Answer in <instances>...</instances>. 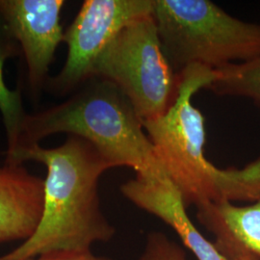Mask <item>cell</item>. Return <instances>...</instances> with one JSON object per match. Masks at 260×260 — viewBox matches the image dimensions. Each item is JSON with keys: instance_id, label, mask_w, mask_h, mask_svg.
<instances>
[{"instance_id": "1", "label": "cell", "mask_w": 260, "mask_h": 260, "mask_svg": "<svg viewBox=\"0 0 260 260\" xmlns=\"http://www.w3.org/2000/svg\"><path fill=\"white\" fill-rule=\"evenodd\" d=\"M36 161L47 167L44 208L36 231L0 260H27L55 251H90L110 240L115 229L103 214L99 182L112 169L89 142L69 135L57 148L34 145L6 157L5 163Z\"/></svg>"}, {"instance_id": "2", "label": "cell", "mask_w": 260, "mask_h": 260, "mask_svg": "<svg viewBox=\"0 0 260 260\" xmlns=\"http://www.w3.org/2000/svg\"><path fill=\"white\" fill-rule=\"evenodd\" d=\"M177 99L167 113L144 121L158 160L186 207L260 200V154L245 167L220 169L205 154V117L193 98L215 78L212 70L192 66L178 75Z\"/></svg>"}, {"instance_id": "3", "label": "cell", "mask_w": 260, "mask_h": 260, "mask_svg": "<svg viewBox=\"0 0 260 260\" xmlns=\"http://www.w3.org/2000/svg\"><path fill=\"white\" fill-rule=\"evenodd\" d=\"M57 133L89 142L111 168H131L140 177H167L144 121L126 95L107 80L93 78L65 102L28 114L15 152Z\"/></svg>"}, {"instance_id": "4", "label": "cell", "mask_w": 260, "mask_h": 260, "mask_svg": "<svg viewBox=\"0 0 260 260\" xmlns=\"http://www.w3.org/2000/svg\"><path fill=\"white\" fill-rule=\"evenodd\" d=\"M163 52L178 76L192 66L217 71L260 56V24L234 18L209 0H154Z\"/></svg>"}, {"instance_id": "5", "label": "cell", "mask_w": 260, "mask_h": 260, "mask_svg": "<svg viewBox=\"0 0 260 260\" xmlns=\"http://www.w3.org/2000/svg\"><path fill=\"white\" fill-rule=\"evenodd\" d=\"M93 78L116 85L143 121L167 113L180 83L163 52L152 15L130 23L112 40L94 64Z\"/></svg>"}, {"instance_id": "6", "label": "cell", "mask_w": 260, "mask_h": 260, "mask_svg": "<svg viewBox=\"0 0 260 260\" xmlns=\"http://www.w3.org/2000/svg\"><path fill=\"white\" fill-rule=\"evenodd\" d=\"M154 0H86L65 31L66 62L47 81L58 96L78 91L93 78V68L104 48L123 28L151 16Z\"/></svg>"}, {"instance_id": "7", "label": "cell", "mask_w": 260, "mask_h": 260, "mask_svg": "<svg viewBox=\"0 0 260 260\" xmlns=\"http://www.w3.org/2000/svg\"><path fill=\"white\" fill-rule=\"evenodd\" d=\"M64 0H0V18L23 54L30 91L35 98L47 86L56 49L64 43Z\"/></svg>"}, {"instance_id": "8", "label": "cell", "mask_w": 260, "mask_h": 260, "mask_svg": "<svg viewBox=\"0 0 260 260\" xmlns=\"http://www.w3.org/2000/svg\"><path fill=\"white\" fill-rule=\"evenodd\" d=\"M121 192L132 204L173 228L197 259L228 260L196 229L186 212L182 196L167 177L136 176L121 186Z\"/></svg>"}, {"instance_id": "9", "label": "cell", "mask_w": 260, "mask_h": 260, "mask_svg": "<svg viewBox=\"0 0 260 260\" xmlns=\"http://www.w3.org/2000/svg\"><path fill=\"white\" fill-rule=\"evenodd\" d=\"M44 208V179L23 165L0 167V244L25 241L34 233Z\"/></svg>"}, {"instance_id": "10", "label": "cell", "mask_w": 260, "mask_h": 260, "mask_svg": "<svg viewBox=\"0 0 260 260\" xmlns=\"http://www.w3.org/2000/svg\"><path fill=\"white\" fill-rule=\"evenodd\" d=\"M197 208V218L215 235L218 251L241 249L260 258V200L246 206L223 202Z\"/></svg>"}, {"instance_id": "11", "label": "cell", "mask_w": 260, "mask_h": 260, "mask_svg": "<svg viewBox=\"0 0 260 260\" xmlns=\"http://www.w3.org/2000/svg\"><path fill=\"white\" fill-rule=\"evenodd\" d=\"M20 53L19 44L10 33L3 19L0 18V112L7 137L6 157L12 155L19 148L21 131L28 115L23 107L20 91L8 89L3 76L5 62Z\"/></svg>"}, {"instance_id": "12", "label": "cell", "mask_w": 260, "mask_h": 260, "mask_svg": "<svg viewBox=\"0 0 260 260\" xmlns=\"http://www.w3.org/2000/svg\"><path fill=\"white\" fill-rule=\"evenodd\" d=\"M214 72L215 78L205 90L221 96L249 99L260 109V56Z\"/></svg>"}, {"instance_id": "13", "label": "cell", "mask_w": 260, "mask_h": 260, "mask_svg": "<svg viewBox=\"0 0 260 260\" xmlns=\"http://www.w3.org/2000/svg\"><path fill=\"white\" fill-rule=\"evenodd\" d=\"M139 260H187L185 251L167 235L152 233L148 235L145 250Z\"/></svg>"}, {"instance_id": "14", "label": "cell", "mask_w": 260, "mask_h": 260, "mask_svg": "<svg viewBox=\"0 0 260 260\" xmlns=\"http://www.w3.org/2000/svg\"><path fill=\"white\" fill-rule=\"evenodd\" d=\"M27 260H111L107 257L94 255L92 251H55L41 254Z\"/></svg>"}, {"instance_id": "15", "label": "cell", "mask_w": 260, "mask_h": 260, "mask_svg": "<svg viewBox=\"0 0 260 260\" xmlns=\"http://www.w3.org/2000/svg\"><path fill=\"white\" fill-rule=\"evenodd\" d=\"M228 260H260L256 255L241 249L230 248L219 251Z\"/></svg>"}]
</instances>
